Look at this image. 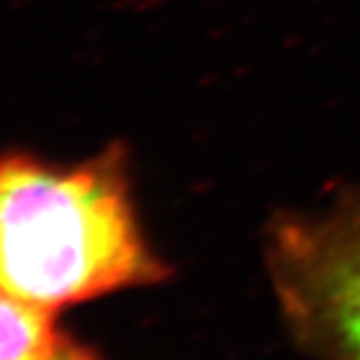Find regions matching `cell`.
Here are the masks:
<instances>
[{
    "label": "cell",
    "instance_id": "obj_1",
    "mask_svg": "<svg viewBox=\"0 0 360 360\" xmlns=\"http://www.w3.org/2000/svg\"><path fill=\"white\" fill-rule=\"evenodd\" d=\"M167 274L141 228L126 150L79 163L0 154L3 293L57 313Z\"/></svg>",
    "mask_w": 360,
    "mask_h": 360
},
{
    "label": "cell",
    "instance_id": "obj_2",
    "mask_svg": "<svg viewBox=\"0 0 360 360\" xmlns=\"http://www.w3.org/2000/svg\"><path fill=\"white\" fill-rule=\"evenodd\" d=\"M263 261L280 319L313 360H360V185L269 217Z\"/></svg>",
    "mask_w": 360,
    "mask_h": 360
},
{
    "label": "cell",
    "instance_id": "obj_3",
    "mask_svg": "<svg viewBox=\"0 0 360 360\" xmlns=\"http://www.w3.org/2000/svg\"><path fill=\"white\" fill-rule=\"evenodd\" d=\"M55 315L0 291V360H98L68 337Z\"/></svg>",
    "mask_w": 360,
    "mask_h": 360
}]
</instances>
